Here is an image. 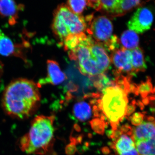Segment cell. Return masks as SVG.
Returning a JSON list of instances; mask_svg holds the SVG:
<instances>
[{"mask_svg": "<svg viewBox=\"0 0 155 155\" xmlns=\"http://www.w3.org/2000/svg\"><path fill=\"white\" fill-rule=\"evenodd\" d=\"M41 100L38 84L20 78L13 81L4 91L2 105L9 116L19 119L28 118L37 109Z\"/></svg>", "mask_w": 155, "mask_h": 155, "instance_id": "cell-1", "label": "cell"}, {"mask_svg": "<svg viewBox=\"0 0 155 155\" xmlns=\"http://www.w3.org/2000/svg\"><path fill=\"white\" fill-rule=\"evenodd\" d=\"M68 53L70 59L77 63L79 71L84 75L99 76L106 72L110 65V58L106 49L84 33L81 34Z\"/></svg>", "mask_w": 155, "mask_h": 155, "instance_id": "cell-2", "label": "cell"}, {"mask_svg": "<svg viewBox=\"0 0 155 155\" xmlns=\"http://www.w3.org/2000/svg\"><path fill=\"white\" fill-rule=\"evenodd\" d=\"M97 98L96 105L99 114L110 122L114 131L127 116L129 91L119 81L113 82L110 86L101 91Z\"/></svg>", "mask_w": 155, "mask_h": 155, "instance_id": "cell-3", "label": "cell"}, {"mask_svg": "<svg viewBox=\"0 0 155 155\" xmlns=\"http://www.w3.org/2000/svg\"><path fill=\"white\" fill-rule=\"evenodd\" d=\"M55 116H36L31 124L29 131L20 139L19 146L27 154L44 155L54 139Z\"/></svg>", "mask_w": 155, "mask_h": 155, "instance_id": "cell-4", "label": "cell"}, {"mask_svg": "<svg viewBox=\"0 0 155 155\" xmlns=\"http://www.w3.org/2000/svg\"><path fill=\"white\" fill-rule=\"evenodd\" d=\"M52 29L62 43L70 37L84 33L86 20L81 15L73 13L67 5L62 4L54 13Z\"/></svg>", "mask_w": 155, "mask_h": 155, "instance_id": "cell-5", "label": "cell"}, {"mask_svg": "<svg viewBox=\"0 0 155 155\" xmlns=\"http://www.w3.org/2000/svg\"><path fill=\"white\" fill-rule=\"evenodd\" d=\"M90 22L87 31L95 41L103 45L106 50L113 51L119 48V39L113 35V24L109 18L99 16Z\"/></svg>", "mask_w": 155, "mask_h": 155, "instance_id": "cell-6", "label": "cell"}, {"mask_svg": "<svg viewBox=\"0 0 155 155\" xmlns=\"http://www.w3.org/2000/svg\"><path fill=\"white\" fill-rule=\"evenodd\" d=\"M132 133L139 155H155V119L143 121L132 129Z\"/></svg>", "mask_w": 155, "mask_h": 155, "instance_id": "cell-7", "label": "cell"}, {"mask_svg": "<svg viewBox=\"0 0 155 155\" xmlns=\"http://www.w3.org/2000/svg\"><path fill=\"white\" fill-rule=\"evenodd\" d=\"M132 130L130 126L125 125L113 133L112 146L119 155H139L136 148Z\"/></svg>", "mask_w": 155, "mask_h": 155, "instance_id": "cell-8", "label": "cell"}, {"mask_svg": "<svg viewBox=\"0 0 155 155\" xmlns=\"http://www.w3.org/2000/svg\"><path fill=\"white\" fill-rule=\"evenodd\" d=\"M142 0H101L99 11L109 17H120L141 5Z\"/></svg>", "mask_w": 155, "mask_h": 155, "instance_id": "cell-9", "label": "cell"}, {"mask_svg": "<svg viewBox=\"0 0 155 155\" xmlns=\"http://www.w3.org/2000/svg\"><path fill=\"white\" fill-rule=\"evenodd\" d=\"M111 63L116 69V75L119 76L125 74L126 76L132 77L135 74L132 65L131 50L121 48L112 51L110 57Z\"/></svg>", "mask_w": 155, "mask_h": 155, "instance_id": "cell-10", "label": "cell"}, {"mask_svg": "<svg viewBox=\"0 0 155 155\" xmlns=\"http://www.w3.org/2000/svg\"><path fill=\"white\" fill-rule=\"evenodd\" d=\"M153 21L152 11L148 8L140 7L127 22L129 30L136 33H144L149 30Z\"/></svg>", "mask_w": 155, "mask_h": 155, "instance_id": "cell-11", "label": "cell"}, {"mask_svg": "<svg viewBox=\"0 0 155 155\" xmlns=\"http://www.w3.org/2000/svg\"><path fill=\"white\" fill-rule=\"evenodd\" d=\"M47 71L46 77L39 81V86L48 84L58 85L63 83L67 78L66 74L61 70L58 63L53 60H48Z\"/></svg>", "mask_w": 155, "mask_h": 155, "instance_id": "cell-12", "label": "cell"}, {"mask_svg": "<svg viewBox=\"0 0 155 155\" xmlns=\"http://www.w3.org/2000/svg\"><path fill=\"white\" fill-rule=\"evenodd\" d=\"M22 8L15 0H0V15L8 19L11 24L16 23Z\"/></svg>", "mask_w": 155, "mask_h": 155, "instance_id": "cell-13", "label": "cell"}, {"mask_svg": "<svg viewBox=\"0 0 155 155\" xmlns=\"http://www.w3.org/2000/svg\"><path fill=\"white\" fill-rule=\"evenodd\" d=\"M95 99L93 97L91 100V104L85 101L84 100H81L75 103L73 106L72 112L74 116L78 120L85 121L91 117L92 113H94L93 107Z\"/></svg>", "mask_w": 155, "mask_h": 155, "instance_id": "cell-14", "label": "cell"}, {"mask_svg": "<svg viewBox=\"0 0 155 155\" xmlns=\"http://www.w3.org/2000/svg\"><path fill=\"white\" fill-rule=\"evenodd\" d=\"M132 58V65L135 75L137 72H144L147 69L145 61L144 53L141 48L137 47L131 50Z\"/></svg>", "mask_w": 155, "mask_h": 155, "instance_id": "cell-15", "label": "cell"}, {"mask_svg": "<svg viewBox=\"0 0 155 155\" xmlns=\"http://www.w3.org/2000/svg\"><path fill=\"white\" fill-rule=\"evenodd\" d=\"M120 41L122 48L133 50L138 47L139 38L137 34L133 31L126 30L122 34Z\"/></svg>", "mask_w": 155, "mask_h": 155, "instance_id": "cell-16", "label": "cell"}, {"mask_svg": "<svg viewBox=\"0 0 155 155\" xmlns=\"http://www.w3.org/2000/svg\"><path fill=\"white\" fill-rule=\"evenodd\" d=\"M15 45L12 40L0 29V55L9 56L15 51Z\"/></svg>", "mask_w": 155, "mask_h": 155, "instance_id": "cell-17", "label": "cell"}, {"mask_svg": "<svg viewBox=\"0 0 155 155\" xmlns=\"http://www.w3.org/2000/svg\"><path fill=\"white\" fill-rule=\"evenodd\" d=\"M153 84L151 79L148 76L144 82H142L137 85V91L138 94L141 95L142 99L149 96L150 94H154Z\"/></svg>", "mask_w": 155, "mask_h": 155, "instance_id": "cell-18", "label": "cell"}, {"mask_svg": "<svg viewBox=\"0 0 155 155\" xmlns=\"http://www.w3.org/2000/svg\"><path fill=\"white\" fill-rule=\"evenodd\" d=\"M67 6L75 14L81 15L87 5V0H68Z\"/></svg>", "mask_w": 155, "mask_h": 155, "instance_id": "cell-19", "label": "cell"}, {"mask_svg": "<svg viewBox=\"0 0 155 155\" xmlns=\"http://www.w3.org/2000/svg\"><path fill=\"white\" fill-rule=\"evenodd\" d=\"M91 125L94 130L97 133H101L104 130V120H100V119H94L92 122Z\"/></svg>", "mask_w": 155, "mask_h": 155, "instance_id": "cell-20", "label": "cell"}, {"mask_svg": "<svg viewBox=\"0 0 155 155\" xmlns=\"http://www.w3.org/2000/svg\"><path fill=\"white\" fill-rule=\"evenodd\" d=\"M143 115L140 113H136L130 117L131 123L135 126L141 124L143 121Z\"/></svg>", "mask_w": 155, "mask_h": 155, "instance_id": "cell-21", "label": "cell"}, {"mask_svg": "<svg viewBox=\"0 0 155 155\" xmlns=\"http://www.w3.org/2000/svg\"><path fill=\"white\" fill-rule=\"evenodd\" d=\"M87 5L90 7L93 8L97 11H99L101 0H87Z\"/></svg>", "mask_w": 155, "mask_h": 155, "instance_id": "cell-22", "label": "cell"}]
</instances>
